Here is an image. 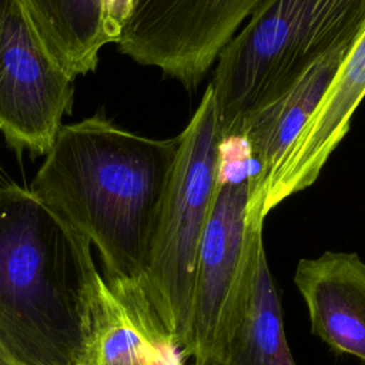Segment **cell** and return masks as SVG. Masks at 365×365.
<instances>
[{
	"instance_id": "1",
	"label": "cell",
	"mask_w": 365,
	"mask_h": 365,
	"mask_svg": "<svg viewBox=\"0 0 365 365\" xmlns=\"http://www.w3.org/2000/svg\"><path fill=\"white\" fill-rule=\"evenodd\" d=\"M175 148L101 115L63 124L29 190L90 241L108 285H140Z\"/></svg>"
},
{
	"instance_id": "2",
	"label": "cell",
	"mask_w": 365,
	"mask_h": 365,
	"mask_svg": "<svg viewBox=\"0 0 365 365\" xmlns=\"http://www.w3.org/2000/svg\"><path fill=\"white\" fill-rule=\"evenodd\" d=\"M100 281L78 230L29 188L0 185V349L11 365H88Z\"/></svg>"
},
{
	"instance_id": "3",
	"label": "cell",
	"mask_w": 365,
	"mask_h": 365,
	"mask_svg": "<svg viewBox=\"0 0 365 365\" xmlns=\"http://www.w3.org/2000/svg\"><path fill=\"white\" fill-rule=\"evenodd\" d=\"M365 0H265L220 51L212 78L221 134L278 100L321 57L349 48Z\"/></svg>"
},
{
	"instance_id": "4",
	"label": "cell",
	"mask_w": 365,
	"mask_h": 365,
	"mask_svg": "<svg viewBox=\"0 0 365 365\" xmlns=\"http://www.w3.org/2000/svg\"><path fill=\"white\" fill-rule=\"evenodd\" d=\"M218 101L211 84L177 135L140 291L163 332L180 346L188 338L200 242L215 187L221 140Z\"/></svg>"
},
{
	"instance_id": "5",
	"label": "cell",
	"mask_w": 365,
	"mask_h": 365,
	"mask_svg": "<svg viewBox=\"0 0 365 365\" xmlns=\"http://www.w3.org/2000/svg\"><path fill=\"white\" fill-rule=\"evenodd\" d=\"M252 178L215 177L202 231L190 331L184 358L191 365H212L248 304L258 264L265 255L262 221L250 218Z\"/></svg>"
},
{
	"instance_id": "6",
	"label": "cell",
	"mask_w": 365,
	"mask_h": 365,
	"mask_svg": "<svg viewBox=\"0 0 365 365\" xmlns=\"http://www.w3.org/2000/svg\"><path fill=\"white\" fill-rule=\"evenodd\" d=\"M73 80L23 0H0V131L9 144L46 154L70 111Z\"/></svg>"
},
{
	"instance_id": "7",
	"label": "cell",
	"mask_w": 365,
	"mask_h": 365,
	"mask_svg": "<svg viewBox=\"0 0 365 365\" xmlns=\"http://www.w3.org/2000/svg\"><path fill=\"white\" fill-rule=\"evenodd\" d=\"M365 97V27L346 51L317 108L271 173L259 198L267 217L288 197L319 177L328 158L346 135L355 110Z\"/></svg>"
},
{
	"instance_id": "8",
	"label": "cell",
	"mask_w": 365,
	"mask_h": 365,
	"mask_svg": "<svg viewBox=\"0 0 365 365\" xmlns=\"http://www.w3.org/2000/svg\"><path fill=\"white\" fill-rule=\"evenodd\" d=\"M294 284L311 332L338 354L365 362V262L356 252L325 251L299 259Z\"/></svg>"
},
{
	"instance_id": "9",
	"label": "cell",
	"mask_w": 365,
	"mask_h": 365,
	"mask_svg": "<svg viewBox=\"0 0 365 365\" xmlns=\"http://www.w3.org/2000/svg\"><path fill=\"white\" fill-rule=\"evenodd\" d=\"M349 48L335 50L314 63L278 100L250 114L240 133L250 145L258 174L251 180L248 215L264 221L259 198L271 173L317 108Z\"/></svg>"
},
{
	"instance_id": "10",
	"label": "cell",
	"mask_w": 365,
	"mask_h": 365,
	"mask_svg": "<svg viewBox=\"0 0 365 365\" xmlns=\"http://www.w3.org/2000/svg\"><path fill=\"white\" fill-rule=\"evenodd\" d=\"M178 345L158 327L138 285L98 289L88 365H187Z\"/></svg>"
},
{
	"instance_id": "11",
	"label": "cell",
	"mask_w": 365,
	"mask_h": 365,
	"mask_svg": "<svg viewBox=\"0 0 365 365\" xmlns=\"http://www.w3.org/2000/svg\"><path fill=\"white\" fill-rule=\"evenodd\" d=\"M265 0H134L135 16L184 47L218 50Z\"/></svg>"
},
{
	"instance_id": "12",
	"label": "cell",
	"mask_w": 365,
	"mask_h": 365,
	"mask_svg": "<svg viewBox=\"0 0 365 365\" xmlns=\"http://www.w3.org/2000/svg\"><path fill=\"white\" fill-rule=\"evenodd\" d=\"M46 44L76 77L93 71L98 51L115 41L106 0H23Z\"/></svg>"
},
{
	"instance_id": "13",
	"label": "cell",
	"mask_w": 365,
	"mask_h": 365,
	"mask_svg": "<svg viewBox=\"0 0 365 365\" xmlns=\"http://www.w3.org/2000/svg\"><path fill=\"white\" fill-rule=\"evenodd\" d=\"M212 365H297L287 342L281 297L267 254L258 264L242 318Z\"/></svg>"
},
{
	"instance_id": "14",
	"label": "cell",
	"mask_w": 365,
	"mask_h": 365,
	"mask_svg": "<svg viewBox=\"0 0 365 365\" xmlns=\"http://www.w3.org/2000/svg\"><path fill=\"white\" fill-rule=\"evenodd\" d=\"M106 4H107L108 24H110L111 33L117 41L120 37L123 24L131 10L133 0H106Z\"/></svg>"
},
{
	"instance_id": "15",
	"label": "cell",
	"mask_w": 365,
	"mask_h": 365,
	"mask_svg": "<svg viewBox=\"0 0 365 365\" xmlns=\"http://www.w3.org/2000/svg\"><path fill=\"white\" fill-rule=\"evenodd\" d=\"M0 365H11L10 361L6 358V355L3 354L1 349H0Z\"/></svg>"
},
{
	"instance_id": "16",
	"label": "cell",
	"mask_w": 365,
	"mask_h": 365,
	"mask_svg": "<svg viewBox=\"0 0 365 365\" xmlns=\"http://www.w3.org/2000/svg\"><path fill=\"white\" fill-rule=\"evenodd\" d=\"M187 365H188V364H187Z\"/></svg>"
}]
</instances>
